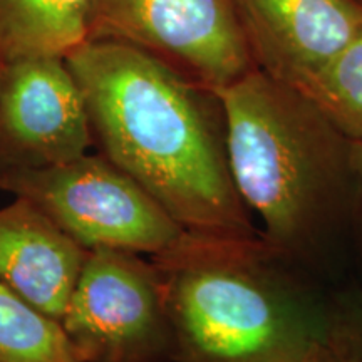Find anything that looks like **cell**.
I'll use <instances>...</instances> for the list:
<instances>
[{"mask_svg": "<svg viewBox=\"0 0 362 362\" xmlns=\"http://www.w3.org/2000/svg\"><path fill=\"white\" fill-rule=\"evenodd\" d=\"M88 250L34 203L0 208V284L61 320Z\"/></svg>", "mask_w": 362, "mask_h": 362, "instance_id": "9", "label": "cell"}, {"mask_svg": "<svg viewBox=\"0 0 362 362\" xmlns=\"http://www.w3.org/2000/svg\"><path fill=\"white\" fill-rule=\"evenodd\" d=\"M90 39L170 59L208 90L257 67L232 0H90Z\"/></svg>", "mask_w": 362, "mask_h": 362, "instance_id": "6", "label": "cell"}, {"mask_svg": "<svg viewBox=\"0 0 362 362\" xmlns=\"http://www.w3.org/2000/svg\"><path fill=\"white\" fill-rule=\"evenodd\" d=\"M103 155L128 173L187 232L262 237L235 188L200 89L155 54L89 39L66 57Z\"/></svg>", "mask_w": 362, "mask_h": 362, "instance_id": "1", "label": "cell"}, {"mask_svg": "<svg viewBox=\"0 0 362 362\" xmlns=\"http://www.w3.org/2000/svg\"><path fill=\"white\" fill-rule=\"evenodd\" d=\"M253 61L300 89L362 29L361 0H232Z\"/></svg>", "mask_w": 362, "mask_h": 362, "instance_id": "8", "label": "cell"}, {"mask_svg": "<svg viewBox=\"0 0 362 362\" xmlns=\"http://www.w3.org/2000/svg\"><path fill=\"white\" fill-rule=\"evenodd\" d=\"M235 188L262 237L293 259L336 225L354 183L351 139L304 93L253 67L214 89Z\"/></svg>", "mask_w": 362, "mask_h": 362, "instance_id": "3", "label": "cell"}, {"mask_svg": "<svg viewBox=\"0 0 362 362\" xmlns=\"http://www.w3.org/2000/svg\"><path fill=\"white\" fill-rule=\"evenodd\" d=\"M0 188L34 203L86 250L110 248L153 257L185 232L103 153L42 168L0 170Z\"/></svg>", "mask_w": 362, "mask_h": 362, "instance_id": "4", "label": "cell"}, {"mask_svg": "<svg viewBox=\"0 0 362 362\" xmlns=\"http://www.w3.org/2000/svg\"><path fill=\"white\" fill-rule=\"evenodd\" d=\"M149 259L165 292L173 362H300L325 346L329 310L264 237L185 230Z\"/></svg>", "mask_w": 362, "mask_h": 362, "instance_id": "2", "label": "cell"}, {"mask_svg": "<svg viewBox=\"0 0 362 362\" xmlns=\"http://www.w3.org/2000/svg\"><path fill=\"white\" fill-rule=\"evenodd\" d=\"M144 257L88 250L59 320L79 362H173L163 284Z\"/></svg>", "mask_w": 362, "mask_h": 362, "instance_id": "5", "label": "cell"}, {"mask_svg": "<svg viewBox=\"0 0 362 362\" xmlns=\"http://www.w3.org/2000/svg\"><path fill=\"white\" fill-rule=\"evenodd\" d=\"M325 346L336 362H362V296L329 310Z\"/></svg>", "mask_w": 362, "mask_h": 362, "instance_id": "13", "label": "cell"}, {"mask_svg": "<svg viewBox=\"0 0 362 362\" xmlns=\"http://www.w3.org/2000/svg\"><path fill=\"white\" fill-rule=\"evenodd\" d=\"M351 166L354 173V183L362 192V138L351 139Z\"/></svg>", "mask_w": 362, "mask_h": 362, "instance_id": "14", "label": "cell"}, {"mask_svg": "<svg viewBox=\"0 0 362 362\" xmlns=\"http://www.w3.org/2000/svg\"><path fill=\"white\" fill-rule=\"evenodd\" d=\"M0 362H79L61 322L0 284Z\"/></svg>", "mask_w": 362, "mask_h": 362, "instance_id": "11", "label": "cell"}, {"mask_svg": "<svg viewBox=\"0 0 362 362\" xmlns=\"http://www.w3.org/2000/svg\"><path fill=\"white\" fill-rule=\"evenodd\" d=\"M90 39V0H0V69L69 54Z\"/></svg>", "mask_w": 362, "mask_h": 362, "instance_id": "10", "label": "cell"}, {"mask_svg": "<svg viewBox=\"0 0 362 362\" xmlns=\"http://www.w3.org/2000/svg\"><path fill=\"white\" fill-rule=\"evenodd\" d=\"M298 90L347 138H362V29Z\"/></svg>", "mask_w": 362, "mask_h": 362, "instance_id": "12", "label": "cell"}, {"mask_svg": "<svg viewBox=\"0 0 362 362\" xmlns=\"http://www.w3.org/2000/svg\"><path fill=\"white\" fill-rule=\"evenodd\" d=\"M93 138L83 89L66 57H25L0 69V170L78 160Z\"/></svg>", "mask_w": 362, "mask_h": 362, "instance_id": "7", "label": "cell"}, {"mask_svg": "<svg viewBox=\"0 0 362 362\" xmlns=\"http://www.w3.org/2000/svg\"><path fill=\"white\" fill-rule=\"evenodd\" d=\"M300 362H336V359H334V356L330 354L327 346H320V347H317V349L312 351L310 354Z\"/></svg>", "mask_w": 362, "mask_h": 362, "instance_id": "15", "label": "cell"}]
</instances>
